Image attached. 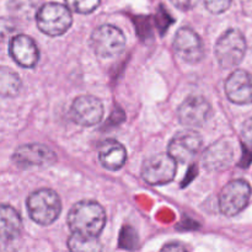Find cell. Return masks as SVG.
Wrapping results in <instances>:
<instances>
[{
    "label": "cell",
    "instance_id": "obj_1",
    "mask_svg": "<svg viewBox=\"0 0 252 252\" xmlns=\"http://www.w3.org/2000/svg\"><path fill=\"white\" fill-rule=\"evenodd\" d=\"M68 224L74 234L89 236V238H97L105 228V209L97 202H79L69 211Z\"/></svg>",
    "mask_w": 252,
    "mask_h": 252
},
{
    "label": "cell",
    "instance_id": "obj_2",
    "mask_svg": "<svg viewBox=\"0 0 252 252\" xmlns=\"http://www.w3.org/2000/svg\"><path fill=\"white\" fill-rule=\"evenodd\" d=\"M26 206L32 220L39 225H51L62 211L61 198L49 189H38L30 194Z\"/></svg>",
    "mask_w": 252,
    "mask_h": 252
},
{
    "label": "cell",
    "instance_id": "obj_3",
    "mask_svg": "<svg viewBox=\"0 0 252 252\" xmlns=\"http://www.w3.org/2000/svg\"><path fill=\"white\" fill-rule=\"evenodd\" d=\"M36 20L38 29L52 37L65 33L73 22L70 9L59 2L41 5L37 11Z\"/></svg>",
    "mask_w": 252,
    "mask_h": 252
},
{
    "label": "cell",
    "instance_id": "obj_4",
    "mask_svg": "<svg viewBox=\"0 0 252 252\" xmlns=\"http://www.w3.org/2000/svg\"><path fill=\"white\" fill-rule=\"evenodd\" d=\"M245 37L239 30H228L217 42V61L224 69H230L239 65L245 57Z\"/></svg>",
    "mask_w": 252,
    "mask_h": 252
},
{
    "label": "cell",
    "instance_id": "obj_5",
    "mask_svg": "<svg viewBox=\"0 0 252 252\" xmlns=\"http://www.w3.org/2000/svg\"><path fill=\"white\" fill-rule=\"evenodd\" d=\"M91 46L97 56L102 58H112L125 51V33L112 25H102L93 32Z\"/></svg>",
    "mask_w": 252,
    "mask_h": 252
},
{
    "label": "cell",
    "instance_id": "obj_6",
    "mask_svg": "<svg viewBox=\"0 0 252 252\" xmlns=\"http://www.w3.org/2000/svg\"><path fill=\"white\" fill-rule=\"evenodd\" d=\"M251 198V187L245 180L229 182L219 194V208L226 217H235L248 207Z\"/></svg>",
    "mask_w": 252,
    "mask_h": 252
},
{
    "label": "cell",
    "instance_id": "obj_7",
    "mask_svg": "<svg viewBox=\"0 0 252 252\" xmlns=\"http://www.w3.org/2000/svg\"><path fill=\"white\" fill-rule=\"evenodd\" d=\"M176 175V160L169 154H157L143 164L142 177L152 186H161L171 182Z\"/></svg>",
    "mask_w": 252,
    "mask_h": 252
},
{
    "label": "cell",
    "instance_id": "obj_8",
    "mask_svg": "<svg viewBox=\"0 0 252 252\" xmlns=\"http://www.w3.org/2000/svg\"><path fill=\"white\" fill-rule=\"evenodd\" d=\"M15 164L22 169L47 167L56 162L57 155L51 148L43 144H25L16 149L12 155Z\"/></svg>",
    "mask_w": 252,
    "mask_h": 252
},
{
    "label": "cell",
    "instance_id": "obj_9",
    "mask_svg": "<svg viewBox=\"0 0 252 252\" xmlns=\"http://www.w3.org/2000/svg\"><path fill=\"white\" fill-rule=\"evenodd\" d=\"M202 137L194 130H184L172 138L169 143V155L176 162H189L202 149Z\"/></svg>",
    "mask_w": 252,
    "mask_h": 252
},
{
    "label": "cell",
    "instance_id": "obj_10",
    "mask_svg": "<svg viewBox=\"0 0 252 252\" xmlns=\"http://www.w3.org/2000/svg\"><path fill=\"white\" fill-rule=\"evenodd\" d=\"M70 117L78 125L91 127L102 120L103 106L101 101L94 96H79L70 107Z\"/></svg>",
    "mask_w": 252,
    "mask_h": 252
},
{
    "label": "cell",
    "instance_id": "obj_11",
    "mask_svg": "<svg viewBox=\"0 0 252 252\" xmlns=\"http://www.w3.org/2000/svg\"><path fill=\"white\" fill-rule=\"evenodd\" d=\"M212 106L202 96L187 97L177 111V116L182 125L189 127H201L211 118Z\"/></svg>",
    "mask_w": 252,
    "mask_h": 252
},
{
    "label": "cell",
    "instance_id": "obj_12",
    "mask_svg": "<svg viewBox=\"0 0 252 252\" xmlns=\"http://www.w3.org/2000/svg\"><path fill=\"white\" fill-rule=\"evenodd\" d=\"M175 52L187 63H198L204 56L203 42L201 37L189 27H182L174 39Z\"/></svg>",
    "mask_w": 252,
    "mask_h": 252
},
{
    "label": "cell",
    "instance_id": "obj_13",
    "mask_svg": "<svg viewBox=\"0 0 252 252\" xmlns=\"http://www.w3.org/2000/svg\"><path fill=\"white\" fill-rule=\"evenodd\" d=\"M225 93L229 100L236 105L252 103V75L249 71L238 69L225 81Z\"/></svg>",
    "mask_w": 252,
    "mask_h": 252
},
{
    "label": "cell",
    "instance_id": "obj_14",
    "mask_svg": "<svg viewBox=\"0 0 252 252\" xmlns=\"http://www.w3.org/2000/svg\"><path fill=\"white\" fill-rule=\"evenodd\" d=\"M235 158V149L233 144L228 140H218L203 153V167L208 171H223L228 169L234 161Z\"/></svg>",
    "mask_w": 252,
    "mask_h": 252
},
{
    "label": "cell",
    "instance_id": "obj_15",
    "mask_svg": "<svg viewBox=\"0 0 252 252\" xmlns=\"http://www.w3.org/2000/svg\"><path fill=\"white\" fill-rule=\"evenodd\" d=\"M10 54L19 65L24 68H33L39 59L37 44L26 34H16L10 42Z\"/></svg>",
    "mask_w": 252,
    "mask_h": 252
},
{
    "label": "cell",
    "instance_id": "obj_16",
    "mask_svg": "<svg viewBox=\"0 0 252 252\" xmlns=\"http://www.w3.org/2000/svg\"><path fill=\"white\" fill-rule=\"evenodd\" d=\"M21 217L16 209L0 204V245H5L17 239L21 233Z\"/></svg>",
    "mask_w": 252,
    "mask_h": 252
},
{
    "label": "cell",
    "instance_id": "obj_17",
    "mask_svg": "<svg viewBox=\"0 0 252 252\" xmlns=\"http://www.w3.org/2000/svg\"><path fill=\"white\" fill-rule=\"evenodd\" d=\"M98 159L103 167L108 170H120L127 160V152L121 143L116 140H106L100 148Z\"/></svg>",
    "mask_w": 252,
    "mask_h": 252
},
{
    "label": "cell",
    "instance_id": "obj_18",
    "mask_svg": "<svg viewBox=\"0 0 252 252\" xmlns=\"http://www.w3.org/2000/svg\"><path fill=\"white\" fill-rule=\"evenodd\" d=\"M39 7H41L39 0H10L7 4V9L11 16L22 21H30L36 17Z\"/></svg>",
    "mask_w": 252,
    "mask_h": 252
},
{
    "label": "cell",
    "instance_id": "obj_19",
    "mask_svg": "<svg viewBox=\"0 0 252 252\" xmlns=\"http://www.w3.org/2000/svg\"><path fill=\"white\" fill-rule=\"evenodd\" d=\"M21 79L14 70L0 66V95L12 97L21 90Z\"/></svg>",
    "mask_w": 252,
    "mask_h": 252
},
{
    "label": "cell",
    "instance_id": "obj_20",
    "mask_svg": "<svg viewBox=\"0 0 252 252\" xmlns=\"http://www.w3.org/2000/svg\"><path fill=\"white\" fill-rule=\"evenodd\" d=\"M68 246L71 251L75 252H94L101 250V244L98 243L97 238H89V236H83L74 233L69 238Z\"/></svg>",
    "mask_w": 252,
    "mask_h": 252
},
{
    "label": "cell",
    "instance_id": "obj_21",
    "mask_svg": "<svg viewBox=\"0 0 252 252\" xmlns=\"http://www.w3.org/2000/svg\"><path fill=\"white\" fill-rule=\"evenodd\" d=\"M101 0H65L66 6L79 14H90L100 5Z\"/></svg>",
    "mask_w": 252,
    "mask_h": 252
},
{
    "label": "cell",
    "instance_id": "obj_22",
    "mask_svg": "<svg viewBox=\"0 0 252 252\" xmlns=\"http://www.w3.org/2000/svg\"><path fill=\"white\" fill-rule=\"evenodd\" d=\"M16 24L12 19L0 17V42L6 41L16 32Z\"/></svg>",
    "mask_w": 252,
    "mask_h": 252
},
{
    "label": "cell",
    "instance_id": "obj_23",
    "mask_svg": "<svg viewBox=\"0 0 252 252\" xmlns=\"http://www.w3.org/2000/svg\"><path fill=\"white\" fill-rule=\"evenodd\" d=\"M207 9L213 14H221L226 11L233 0H203Z\"/></svg>",
    "mask_w": 252,
    "mask_h": 252
},
{
    "label": "cell",
    "instance_id": "obj_24",
    "mask_svg": "<svg viewBox=\"0 0 252 252\" xmlns=\"http://www.w3.org/2000/svg\"><path fill=\"white\" fill-rule=\"evenodd\" d=\"M241 133H243V138L246 142V144L252 147V117L249 118V120L244 123Z\"/></svg>",
    "mask_w": 252,
    "mask_h": 252
},
{
    "label": "cell",
    "instance_id": "obj_25",
    "mask_svg": "<svg viewBox=\"0 0 252 252\" xmlns=\"http://www.w3.org/2000/svg\"><path fill=\"white\" fill-rule=\"evenodd\" d=\"M170 1L180 10H191L196 6L198 0H170Z\"/></svg>",
    "mask_w": 252,
    "mask_h": 252
},
{
    "label": "cell",
    "instance_id": "obj_26",
    "mask_svg": "<svg viewBox=\"0 0 252 252\" xmlns=\"http://www.w3.org/2000/svg\"><path fill=\"white\" fill-rule=\"evenodd\" d=\"M162 250L164 251H184V250H186V249H185V246H182V245H175V244H171V245H167V246H165V248H162Z\"/></svg>",
    "mask_w": 252,
    "mask_h": 252
}]
</instances>
